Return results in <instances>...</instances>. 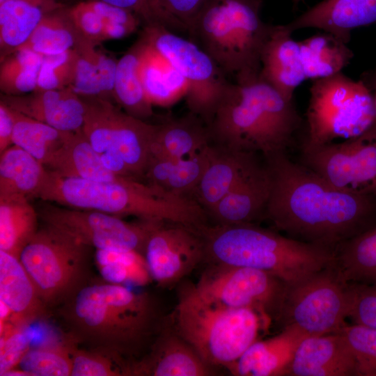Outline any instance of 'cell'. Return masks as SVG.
Here are the masks:
<instances>
[{"label":"cell","mask_w":376,"mask_h":376,"mask_svg":"<svg viewBox=\"0 0 376 376\" xmlns=\"http://www.w3.org/2000/svg\"><path fill=\"white\" fill-rule=\"evenodd\" d=\"M270 191L264 219L276 230L335 250L376 223V198L332 186L285 152L265 158Z\"/></svg>","instance_id":"cell-1"},{"label":"cell","mask_w":376,"mask_h":376,"mask_svg":"<svg viewBox=\"0 0 376 376\" xmlns=\"http://www.w3.org/2000/svg\"><path fill=\"white\" fill-rule=\"evenodd\" d=\"M54 312L78 345L133 361L146 353L166 320L150 293L96 277Z\"/></svg>","instance_id":"cell-2"},{"label":"cell","mask_w":376,"mask_h":376,"mask_svg":"<svg viewBox=\"0 0 376 376\" xmlns=\"http://www.w3.org/2000/svg\"><path fill=\"white\" fill-rule=\"evenodd\" d=\"M301 123L293 100L259 74L233 82L207 125L214 145L265 158L285 152Z\"/></svg>","instance_id":"cell-3"},{"label":"cell","mask_w":376,"mask_h":376,"mask_svg":"<svg viewBox=\"0 0 376 376\" xmlns=\"http://www.w3.org/2000/svg\"><path fill=\"white\" fill-rule=\"evenodd\" d=\"M36 198L68 207L189 227L199 225L204 218L202 208L193 199L130 177L100 182L65 177L48 169Z\"/></svg>","instance_id":"cell-4"},{"label":"cell","mask_w":376,"mask_h":376,"mask_svg":"<svg viewBox=\"0 0 376 376\" xmlns=\"http://www.w3.org/2000/svg\"><path fill=\"white\" fill-rule=\"evenodd\" d=\"M207 265L251 267L287 284L296 283L331 264L334 249L304 242L258 224L199 228Z\"/></svg>","instance_id":"cell-5"},{"label":"cell","mask_w":376,"mask_h":376,"mask_svg":"<svg viewBox=\"0 0 376 376\" xmlns=\"http://www.w3.org/2000/svg\"><path fill=\"white\" fill-rule=\"evenodd\" d=\"M262 6L263 0H207L188 31L233 82L260 74L273 27L263 20Z\"/></svg>","instance_id":"cell-6"},{"label":"cell","mask_w":376,"mask_h":376,"mask_svg":"<svg viewBox=\"0 0 376 376\" xmlns=\"http://www.w3.org/2000/svg\"><path fill=\"white\" fill-rule=\"evenodd\" d=\"M171 325L207 364L228 370L267 323L254 310L209 301L190 285L179 295Z\"/></svg>","instance_id":"cell-7"},{"label":"cell","mask_w":376,"mask_h":376,"mask_svg":"<svg viewBox=\"0 0 376 376\" xmlns=\"http://www.w3.org/2000/svg\"><path fill=\"white\" fill-rule=\"evenodd\" d=\"M44 225L24 247L19 260L40 299L54 312L95 277L94 249Z\"/></svg>","instance_id":"cell-8"},{"label":"cell","mask_w":376,"mask_h":376,"mask_svg":"<svg viewBox=\"0 0 376 376\" xmlns=\"http://www.w3.org/2000/svg\"><path fill=\"white\" fill-rule=\"evenodd\" d=\"M375 124L374 96L363 81L343 72L313 80L302 145L318 146L355 138Z\"/></svg>","instance_id":"cell-9"},{"label":"cell","mask_w":376,"mask_h":376,"mask_svg":"<svg viewBox=\"0 0 376 376\" xmlns=\"http://www.w3.org/2000/svg\"><path fill=\"white\" fill-rule=\"evenodd\" d=\"M335 262L292 284H287L275 322L306 336L337 333L346 322L347 288Z\"/></svg>","instance_id":"cell-10"},{"label":"cell","mask_w":376,"mask_h":376,"mask_svg":"<svg viewBox=\"0 0 376 376\" xmlns=\"http://www.w3.org/2000/svg\"><path fill=\"white\" fill-rule=\"evenodd\" d=\"M142 36L165 58L187 83L185 96L189 112L210 122L233 81L197 43L160 25L145 26Z\"/></svg>","instance_id":"cell-11"},{"label":"cell","mask_w":376,"mask_h":376,"mask_svg":"<svg viewBox=\"0 0 376 376\" xmlns=\"http://www.w3.org/2000/svg\"><path fill=\"white\" fill-rule=\"evenodd\" d=\"M38 211L44 224L54 227L96 250L143 255L150 233L163 221L130 223L113 214L68 207L52 203Z\"/></svg>","instance_id":"cell-12"},{"label":"cell","mask_w":376,"mask_h":376,"mask_svg":"<svg viewBox=\"0 0 376 376\" xmlns=\"http://www.w3.org/2000/svg\"><path fill=\"white\" fill-rule=\"evenodd\" d=\"M194 285L205 299L235 308H250L267 323L276 320L287 283L259 269L219 265H207Z\"/></svg>","instance_id":"cell-13"},{"label":"cell","mask_w":376,"mask_h":376,"mask_svg":"<svg viewBox=\"0 0 376 376\" xmlns=\"http://www.w3.org/2000/svg\"><path fill=\"white\" fill-rule=\"evenodd\" d=\"M304 166L337 189L376 198V125L342 142L302 145Z\"/></svg>","instance_id":"cell-14"},{"label":"cell","mask_w":376,"mask_h":376,"mask_svg":"<svg viewBox=\"0 0 376 376\" xmlns=\"http://www.w3.org/2000/svg\"><path fill=\"white\" fill-rule=\"evenodd\" d=\"M143 256L150 276L167 288L204 262V244L198 228L164 222L150 233Z\"/></svg>","instance_id":"cell-15"},{"label":"cell","mask_w":376,"mask_h":376,"mask_svg":"<svg viewBox=\"0 0 376 376\" xmlns=\"http://www.w3.org/2000/svg\"><path fill=\"white\" fill-rule=\"evenodd\" d=\"M166 320L146 353L133 365L132 376H209L214 375L193 347Z\"/></svg>","instance_id":"cell-16"},{"label":"cell","mask_w":376,"mask_h":376,"mask_svg":"<svg viewBox=\"0 0 376 376\" xmlns=\"http://www.w3.org/2000/svg\"><path fill=\"white\" fill-rule=\"evenodd\" d=\"M257 154L217 146L212 153L192 198L206 212L263 164Z\"/></svg>","instance_id":"cell-17"},{"label":"cell","mask_w":376,"mask_h":376,"mask_svg":"<svg viewBox=\"0 0 376 376\" xmlns=\"http://www.w3.org/2000/svg\"><path fill=\"white\" fill-rule=\"evenodd\" d=\"M285 376H357L356 361L341 334L306 336Z\"/></svg>","instance_id":"cell-18"},{"label":"cell","mask_w":376,"mask_h":376,"mask_svg":"<svg viewBox=\"0 0 376 376\" xmlns=\"http://www.w3.org/2000/svg\"><path fill=\"white\" fill-rule=\"evenodd\" d=\"M1 101L10 108L63 132L82 129L85 107L70 87L35 91L22 95L1 94Z\"/></svg>","instance_id":"cell-19"},{"label":"cell","mask_w":376,"mask_h":376,"mask_svg":"<svg viewBox=\"0 0 376 376\" xmlns=\"http://www.w3.org/2000/svg\"><path fill=\"white\" fill-rule=\"evenodd\" d=\"M376 23V0H322L285 24L292 33L314 28L347 43L352 31Z\"/></svg>","instance_id":"cell-20"},{"label":"cell","mask_w":376,"mask_h":376,"mask_svg":"<svg viewBox=\"0 0 376 376\" xmlns=\"http://www.w3.org/2000/svg\"><path fill=\"white\" fill-rule=\"evenodd\" d=\"M285 24L273 25L262 50L260 70V76L289 100L306 80L299 42Z\"/></svg>","instance_id":"cell-21"},{"label":"cell","mask_w":376,"mask_h":376,"mask_svg":"<svg viewBox=\"0 0 376 376\" xmlns=\"http://www.w3.org/2000/svg\"><path fill=\"white\" fill-rule=\"evenodd\" d=\"M270 191L265 162L206 212L208 224L218 226L257 224L264 219Z\"/></svg>","instance_id":"cell-22"},{"label":"cell","mask_w":376,"mask_h":376,"mask_svg":"<svg viewBox=\"0 0 376 376\" xmlns=\"http://www.w3.org/2000/svg\"><path fill=\"white\" fill-rule=\"evenodd\" d=\"M0 302L10 311V320L17 327H27L52 315L19 258L1 250Z\"/></svg>","instance_id":"cell-23"},{"label":"cell","mask_w":376,"mask_h":376,"mask_svg":"<svg viewBox=\"0 0 376 376\" xmlns=\"http://www.w3.org/2000/svg\"><path fill=\"white\" fill-rule=\"evenodd\" d=\"M305 337L296 329L285 328L276 336L256 340L228 370L235 376H285L298 345Z\"/></svg>","instance_id":"cell-24"},{"label":"cell","mask_w":376,"mask_h":376,"mask_svg":"<svg viewBox=\"0 0 376 376\" xmlns=\"http://www.w3.org/2000/svg\"><path fill=\"white\" fill-rule=\"evenodd\" d=\"M157 125L152 159H185L198 154L212 143L206 123L190 112L186 116L170 118Z\"/></svg>","instance_id":"cell-25"},{"label":"cell","mask_w":376,"mask_h":376,"mask_svg":"<svg viewBox=\"0 0 376 376\" xmlns=\"http://www.w3.org/2000/svg\"><path fill=\"white\" fill-rule=\"evenodd\" d=\"M111 122L115 147L129 172L136 179L146 175L157 125L131 116L114 104Z\"/></svg>","instance_id":"cell-26"},{"label":"cell","mask_w":376,"mask_h":376,"mask_svg":"<svg viewBox=\"0 0 376 376\" xmlns=\"http://www.w3.org/2000/svg\"><path fill=\"white\" fill-rule=\"evenodd\" d=\"M63 7L58 0H9L0 3L1 61L21 47L47 14Z\"/></svg>","instance_id":"cell-27"},{"label":"cell","mask_w":376,"mask_h":376,"mask_svg":"<svg viewBox=\"0 0 376 376\" xmlns=\"http://www.w3.org/2000/svg\"><path fill=\"white\" fill-rule=\"evenodd\" d=\"M45 166L62 176L100 182H118L126 178L104 165L100 154L93 149L82 129L72 132Z\"/></svg>","instance_id":"cell-28"},{"label":"cell","mask_w":376,"mask_h":376,"mask_svg":"<svg viewBox=\"0 0 376 376\" xmlns=\"http://www.w3.org/2000/svg\"><path fill=\"white\" fill-rule=\"evenodd\" d=\"M147 48V41L141 35L118 61L113 91V99L119 106L142 120L152 115V105L146 97L140 77V65Z\"/></svg>","instance_id":"cell-29"},{"label":"cell","mask_w":376,"mask_h":376,"mask_svg":"<svg viewBox=\"0 0 376 376\" xmlns=\"http://www.w3.org/2000/svg\"><path fill=\"white\" fill-rule=\"evenodd\" d=\"M46 172L40 162L13 144L1 153L0 198H36Z\"/></svg>","instance_id":"cell-30"},{"label":"cell","mask_w":376,"mask_h":376,"mask_svg":"<svg viewBox=\"0 0 376 376\" xmlns=\"http://www.w3.org/2000/svg\"><path fill=\"white\" fill-rule=\"evenodd\" d=\"M212 149V143L198 154L178 161L152 159L146 173L148 182L175 195L192 198L208 165Z\"/></svg>","instance_id":"cell-31"},{"label":"cell","mask_w":376,"mask_h":376,"mask_svg":"<svg viewBox=\"0 0 376 376\" xmlns=\"http://www.w3.org/2000/svg\"><path fill=\"white\" fill-rule=\"evenodd\" d=\"M299 42L306 79H324L342 72L354 55L347 43L324 31Z\"/></svg>","instance_id":"cell-32"},{"label":"cell","mask_w":376,"mask_h":376,"mask_svg":"<svg viewBox=\"0 0 376 376\" xmlns=\"http://www.w3.org/2000/svg\"><path fill=\"white\" fill-rule=\"evenodd\" d=\"M140 77L152 106H169L186 95L187 86L184 78L148 44L140 65Z\"/></svg>","instance_id":"cell-33"},{"label":"cell","mask_w":376,"mask_h":376,"mask_svg":"<svg viewBox=\"0 0 376 376\" xmlns=\"http://www.w3.org/2000/svg\"><path fill=\"white\" fill-rule=\"evenodd\" d=\"M38 211L26 197L0 198V250L16 258L38 230Z\"/></svg>","instance_id":"cell-34"},{"label":"cell","mask_w":376,"mask_h":376,"mask_svg":"<svg viewBox=\"0 0 376 376\" xmlns=\"http://www.w3.org/2000/svg\"><path fill=\"white\" fill-rule=\"evenodd\" d=\"M334 262L347 282L376 283V223L338 245Z\"/></svg>","instance_id":"cell-35"},{"label":"cell","mask_w":376,"mask_h":376,"mask_svg":"<svg viewBox=\"0 0 376 376\" xmlns=\"http://www.w3.org/2000/svg\"><path fill=\"white\" fill-rule=\"evenodd\" d=\"M11 111L15 122L13 144L29 152L45 166L73 132L58 130L13 109Z\"/></svg>","instance_id":"cell-36"},{"label":"cell","mask_w":376,"mask_h":376,"mask_svg":"<svg viewBox=\"0 0 376 376\" xmlns=\"http://www.w3.org/2000/svg\"><path fill=\"white\" fill-rule=\"evenodd\" d=\"M78 36L68 9L63 7L47 14L17 49H28L42 56L58 54L74 48Z\"/></svg>","instance_id":"cell-37"},{"label":"cell","mask_w":376,"mask_h":376,"mask_svg":"<svg viewBox=\"0 0 376 376\" xmlns=\"http://www.w3.org/2000/svg\"><path fill=\"white\" fill-rule=\"evenodd\" d=\"M74 345L75 342L65 336L58 343L31 346L15 368L27 376H71Z\"/></svg>","instance_id":"cell-38"},{"label":"cell","mask_w":376,"mask_h":376,"mask_svg":"<svg viewBox=\"0 0 376 376\" xmlns=\"http://www.w3.org/2000/svg\"><path fill=\"white\" fill-rule=\"evenodd\" d=\"M43 56L17 49L1 61L0 89L6 95H22L36 91Z\"/></svg>","instance_id":"cell-39"},{"label":"cell","mask_w":376,"mask_h":376,"mask_svg":"<svg viewBox=\"0 0 376 376\" xmlns=\"http://www.w3.org/2000/svg\"><path fill=\"white\" fill-rule=\"evenodd\" d=\"M135 361L111 351L75 343L71 376H132Z\"/></svg>","instance_id":"cell-40"},{"label":"cell","mask_w":376,"mask_h":376,"mask_svg":"<svg viewBox=\"0 0 376 376\" xmlns=\"http://www.w3.org/2000/svg\"><path fill=\"white\" fill-rule=\"evenodd\" d=\"M338 332L354 357L357 376H376V329L346 323Z\"/></svg>","instance_id":"cell-41"},{"label":"cell","mask_w":376,"mask_h":376,"mask_svg":"<svg viewBox=\"0 0 376 376\" xmlns=\"http://www.w3.org/2000/svg\"><path fill=\"white\" fill-rule=\"evenodd\" d=\"M158 25L172 31H189L207 0H148Z\"/></svg>","instance_id":"cell-42"},{"label":"cell","mask_w":376,"mask_h":376,"mask_svg":"<svg viewBox=\"0 0 376 376\" xmlns=\"http://www.w3.org/2000/svg\"><path fill=\"white\" fill-rule=\"evenodd\" d=\"M95 45L79 33L74 47L77 53L75 74L70 88L79 96H100Z\"/></svg>","instance_id":"cell-43"},{"label":"cell","mask_w":376,"mask_h":376,"mask_svg":"<svg viewBox=\"0 0 376 376\" xmlns=\"http://www.w3.org/2000/svg\"><path fill=\"white\" fill-rule=\"evenodd\" d=\"M77 59V53L74 48L61 54L43 56L36 91L70 87L75 77Z\"/></svg>","instance_id":"cell-44"},{"label":"cell","mask_w":376,"mask_h":376,"mask_svg":"<svg viewBox=\"0 0 376 376\" xmlns=\"http://www.w3.org/2000/svg\"><path fill=\"white\" fill-rule=\"evenodd\" d=\"M347 318L354 324L376 329V283L348 282Z\"/></svg>","instance_id":"cell-45"},{"label":"cell","mask_w":376,"mask_h":376,"mask_svg":"<svg viewBox=\"0 0 376 376\" xmlns=\"http://www.w3.org/2000/svg\"><path fill=\"white\" fill-rule=\"evenodd\" d=\"M26 327H13L1 333L0 375L15 368L22 357L31 347L33 339Z\"/></svg>","instance_id":"cell-46"},{"label":"cell","mask_w":376,"mask_h":376,"mask_svg":"<svg viewBox=\"0 0 376 376\" xmlns=\"http://www.w3.org/2000/svg\"><path fill=\"white\" fill-rule=\"evenodd\" d=\"M77 31L95 44L104 40V21L94 10L89 1L80 2L68 9Z\"/></svg>","instance_id":"cell-47"},{"label":"cell","mask_w":376,"mask_h":376,"mask_svg":"<svg viewBox=\"0 0 376 376\" xmlns=\"http://www.w3.org/2000/svg\"><path fill=\"white\" fill-rule=\"evenodd\" d=\"M118 61L97 50V68L100 89V96L109 100L113 98L114 84Z\"/></svg>","instance_id":"cell-48"},{"label":"cell","mask_w":376,"mask_h":376,"mask_svg":"<svg viewBox=\"0 0 376 376\" xmlns=\"http://www.w3.org/2000/svg\"><path fill=\"white\" fill-rule=\"evenodd\" d=\"M94 10L102 18L104 22H113L125 24L135 29L139 26L141 19L134 13L105 3L100 0L89 1Z\"/></svg>","instance_id":"cell-49"},{"label":"cell","mask_w":376,"mask_h":376,"mask_svg":"<svg viewBox=\"0 0 376 376\" xmlns=\"http://www.w3.org/2000/svg\"><path fill=\"white\" fill-rule=\"evenodd\" d=\"M134 13L145 26L158 25L148 0H100Z\"/></svg>","instance_id":"cell-50"},{"label":"cell","mask_w":376,"mask_h":376,"mask_svg":"<svg viewBox=\"0 0 376 376\" xmlns=\"http://www.w3.org/2000/svg\"><path fill=\"white\" fill-rule=\"evenodd\" d=\"M14 118L11 109L0 102V153L13 144Z\"/></svg>","instance_id":"cell-51"},{"label":"cell","mask_w":376,"mask_h":376,"mask_svg":"<svg viewBox=\"0 0 376 376\" xmlns=\"http://www.w3.org/2000/svg\"><path fill=\"white\" fill-rule=\"evenodd\" d=\"M136 29L118 23L104 22V39H120L133 33Z\"/></svg>","instance_id":"cell-52"},{"label":"cell","mask_w":376,"mask_h":376,"mask_svg":"<svg viewBox=\"0 0 376 376\" xmlns=\"http://www.w3.org/2000/svg\"><path fill=\"white\" fill-rule=\"evenodd\" d=\"M374 101H375V125H376V88H375V93L374 95Z\"/></svg>","instance_id":"cell-53"},{"label":"cell","mask_w":376,"mask_h":376,"mask_svg":"<svg viewBox=\"0 0 376 376\" xmlns=\"http://www.w3.org/2000/svg\"><path fill=\"white\" fill-rule=\"evenodd\" d=\"M304 0H293L294 3L297 4L299 2L302 1Z\"/></svg>","instance_id":"cell-54"},{"label":"cell","mask_w":376,"mask_h":376,"mask_svg":"<svg viewBox=\"0 0 376 376\" xmlns=\"http://www.w3.org/2000/svg\"><path fill=\"white\" fill-rule=\"evenodd\" d=\"M7 1H9V0H0V3Z\"/></svg>","instance_id":"cell-55"}]
</instances>
